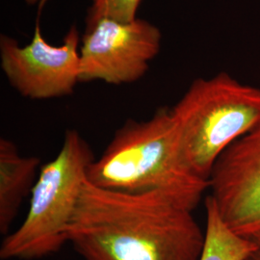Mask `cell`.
I'll return each instance as SVG.
<instances>
[{
  "label": "cell",
  "mask_w": 260,
  "mask_h": 260,
  "mask_svg": "<svg viewBox=\"0 0 260 260\" xmlns=\"http://www.w3.org/2000/svg\"><path fill=\"white\" fill-rule=\"evenodd\" d=\"M208 181L224 223L244 238L260 237V121L223 151Z\"/></svg>",
  "instance_id": "obj_7"
},
{
  "label": "cell",
  "mask_w": 260,
  "mask_h": 260,
  "mask_svg": "<svg viewBox=\"0 0 260 260\" xmlns=\"http://www.w3.org/2000/svg\"><path fill=\"white\" fill-rule=\"evenodd\" d=\"M48 0H25L29 5H38L39 7H43Z\"/></svg>",
  "instance_id": "obj_12"
},
{
  "label": "cell",
  "mask_w": 260,
  "mask_h": 260,
  "mask_svg": "<svg viewBox=\"0 0 260 260\" xmlns=\"http://www.w3.org/2000/svg\"><path fill=\"white\" fill-rule=\"evenodd\" d=\"M252 240L254 242V249L246 260H260V237Z\"/></svg>",
  "instance_id": "obj_11"
},
{
  "label": "cell",
  "mask_w": 260,
  "mask_h": 260,
  "mask_svg": "<svg viewBox=\"0 0 260 260\" xmlns=\"http://www.w3.org/2000/svg\"><path fill=\"white\" fill-rule=\"evenodd\" d=\"M205 233L161 192L123 193L84 181L68 243L84 260H200Z\"/></svg>",
  "instance_id": "obj_1"
},
{
  "label": "cell",
  "mask_w": 260,
  "mask_h": 260,
  "mask_svg": "<svg viewBox=\"0 0 260 260\" xmlns=\"http://www.w3.org/2000/svg\"><path fill=\"white\" fill-rule=\"evenodd\" d=\"M206 224L204 250L200 260H246L254 242L237 235L224 223L210 197L205 200Z\"/></svg>",
  "instance_id": "obj_9"
},
{
  "label": "cell",
  "mask_w": 260,
  "mask_h": 260,
  "mask_svg": "<svg viewBox=\"0 0 260 260\" xmlns=\"http://www.w3.org/2000/svg\"><path fill=\"white\" fill-rule=\"evenodd\" d=\"M161 47V33L144 19H102L88 25L80 47V82H135L148 72Z\"/></svg>",
  "instance_id": "obj_5"
},
{
  "label": "cell",
  "mask_w": 260,
  "mask_h": 260,
  "mask_svg": "<svg viewBox=\"0 0 260 260\" xmlns=\"http://www.w3.org/2000/svg\"><path fill=\"white\" fill-rule=\"evenodd\" d=\"M79 33L75 26L61 46L48 44L37 23L30 44L0 38L1 67L11 86L31 100H49L74 93L80 82Z\"/></svg>",
  "instance_id": "obj_6"
},
{
  "label": "cell",
  "mask_w": 260,
  "mask_h": 260,
  "mask_svg": "<svg viewBox=\"0 0 260 260\" xmlns=\"http://www.w3.org/2000/svg\"><path fill=\"white\" fill-rule=\"evenodd\" d=\"M86 179L116 192H161L192 211L209 187L186 167L168 107L157 109L148 121H126L91 163Z\"/></svg>",
  "instance_id": "obj_2"
},
{
  "label": "cell",
  "mask_w": 260,
  "mask_h": 260,
  "mask_svg": "<svg viewBox=\"0 0 260 260\" xmlns=\"http://www.w3.org/2000/svg\"><path fill=\"white\" fill-rule=\"evenodd\" d=\"M171 111L186 167L208 181L223 151L260 121V89L220 73L196 79Z\"/></svg>",
  "instance_id": "obj_3"
},
{
  "label": "cell",
  "mask_w": 260,
  "mask_h": 260,
  "mask_svg": "<svg viewBox=\"0 0 260 260\" xmlns=\"http://www.w3.org/2000/svg\"><path fill=\"white\" fill-rule=\"evenodd\" d=\"M39 158L24 156L16 144L0 139V233L9 234L24 199L31 194L36 183Z\"/></svg>",
  "instance_id": "obj_8"
},
{
  "label": "cell",
  "mask_w": 260,
  "mask_h": 260,
  "mask_svg": "<svg viewBox=\"0 0 260 260\" xmlns=\"http://www.w3.org/2000/svg\"><path fill=\"white\" fill-rule=\"evenodd\" d=\"M93 160L81 134L67 130L58 154L40 169L25 219L2 242L1 259H39L62 249Z\"/></svg>",
  "instance_id": "obj_4"
},
{
  "label": "cell",
  "mask_w": 260,
  "mask_h": 260,
  "mask_svg": "<svg viewBox=\"0 0 260 260\" xmlns=\"http://www.w3.org/2000/svg\"><path fill=\"white\" fill-rule=\"evenodd\" d=\"M141 0H93L89 10L87 25L102 19H111L129 22L137 19Z\"/></svg>",
  "instance_id": "obj_10"
}]
</instances>
